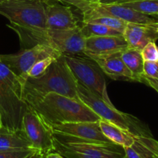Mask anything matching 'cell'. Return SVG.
I'll list each match as a JSON object with an SVG mask.
<instances>
[{"mask_svg":"<svg viewBox=\"0 0 158 158\" xmlns=\"http://www.w3.org/2000/svg\"><path fill=\"white\" fill-rule=\"evenodd\" d=\"M62 54L56 49L46 45H36L32 48L22 49L15 54H0V61L24 83L26 74L39 60L52 56L58 58Z\"/></svg>","mask_w":158,"mask_h":158,"instance_id":"8","label":"cell"},{"mask_svg":"<svg viewBox=\"0 0 158 158\" xmlns=\"http://www.w3.org/2000/svg\"><path fill=\"white\" fill-rule=\"evenodd\" d=\"M127 48V43L123 35L91 36L85 39L83 54L93 58L123 52Z\"/></svg>","mask_w":158,"mask_h":158,"instance_id":"13","label":"cell"},{"mask_svg":"<svg viewBox=\"0 0 158 158\" xmlns=\"http://www.w3.org/2000/svg\"><path fill=\"white\" fill-rule=\"evenodd\" d=\"M122 60L132 73L135 82L142 81L143 73V60L140 51L127 48L121 54Z\"/></svg>","mask_w":158,"mask_h":158,"instance_id":"19","label":"cell"},{"mask_svg":"<svg viewBox=\"0 0 158 158\" xmlns=\"http://www.w3.org/2000/svg\"><path fill=\"white\" fill-rule=\"evenodd\" d=\"M122 5L145 15H153L158 14V0H137Z\"/></svg>","mask_w":158,"mask_h":158,"instance_id":"21","label":"cell"},{"mask_svg":"<svg viewBox=\"0 0 158 158\" xmlns=\"http://www.w3.org/2000/svg\"><path fill=\"white\" fill-rule=\"evenodd\" d=\"M77 82L109 104H113L106 91L104 73L97 62L85 54L63 55Z\"/></svg>","mask_w":158,"mask_h":158,"instance_id":"7","label":"cell"},{"mask_svg":"<svg viewBox=\"0 0 158 158\" xmlns=\"http://www.w3.org/2000/svg\"><path fill=\"white\" fill-rule=\"evenodd\" d=\"M137 0H101L100 2L105 3V4H125V3L134 2Z\"/></svg>","mask_w":158,"mask_h":158,"instance_id":"29","label":"cell"},{"mask_svg":"<svg viewBox=\"0 0 158 158\" xmlns=\"http://www.w3.org/2000/svg\"><path fill=\"white\" fill-rule=\"evenodd\" d=\"M141 83H146L148 86H151L153 89H155L156 91L158 93V80L157 79H152L149 78V77H142V81Z\"/></svg>","mask_w":158,"mask_h":158,"instance_id":"28","label":"cell"},{"mask_svg":"<svg viewBox=\"0 0 158 158\" xmlns=\"http://www.w3.org/2000/svg\"><path fill=\"white\" fill-rule=\"evenodd\" d=\"M54 151L64 158H125L124 148L52 132Z\"/></svg>","mask_w":158,"mask_h":158,"instance_id":"5","label":"cell"},{"mask_svg":"<svg viewBox=\"0 0 158 158\" xmlns=\"http://www.w3.org/2000/svg\"><path fill=\"white\" fill-rule=\"evenodd\" d=\"M40 0H5L0 3V15L19 27L46 30V9Z\"/></svg>","mask_w":158,"mask_h":158,"instance_id":"6","label":"cell"},{"mask_svg":"<svg viewBox=\"0 0 158 158\" xmlns=\"http://www.w3.org/2000/svg\"><path fill=\"white\" fill-rule=\"evenodd\" d=\"M86 23H100V24L104 25L108 27L114 29L115 30L118 31L120 33L123 34L125 28L128 23L118 18H115L109 15H97L89 19Z\"/></svg>","mask_w":158,"mask_h":158,"instance_id":"22","label":"cell"},{"mask_svg":"<svg viewBox=\"0 0 158 158\" xmlns=\"http://www.w3.org/2000/svg\"><path fill=\"white\" fill-rule=\"evenodd\" d=\"M48 46L56 49L62 55H81L85 48V38L81 26L69 29H47Z\"/></svg>","mask_w":158,"mask_h":158,"instance_id":"11","label":"cell"},{"mask_svg":"<svg viewBox=\"0 0 158 158\" xmlns=\"http://www.w3.org/2000/svg\"><path fill=\"white\" fill-rule=\"evenodd\" d=\"M80 12L83 14V23H86L97 15H109L123 20L127 23L148 24L157 22L151 15L139 12L120 4H105L86 1Z\"/></svg>","mask_w":158,"mask_h":158,"instance_id":"9","label":"cell"},{"mask_svg":"<svg viewBox=\"0 0 158 158\" xmlns=\"http://www.w3.org/2000/svg\"><path fill=\"white\" fill-rule=\"evenodd\" d=\"M40 116L49 128L66 123L98 121L100 117L80 100L51 93L27 104Z\"/></svg>","mask_w":158,"mask_h":158,"instance_id":"2","label":"cell"},{"mask_svg":"<svg viewBox=\"0 0 158 158\" xmlns=\"http://www.w3.org/2000/svg\"><path fill=\"white\" fill-rule=\"evenodd\" d=\"M40 1L44 5L47 6V5H51L53 4V3L59 2H60V0H40Z\"/></svg>","mask_w":158,"mask_h":158,"instance_id":"31","label":"cell"},{"mask_svg":"<svg viewBox=\"0 0 158 158\" xmlns=\"http://www.w3.org/2000/svg\"><path fill=\"white\" fill-rule=\"evenodd\" d=\"M81 32L85 39L91 36L123 35L118 31L104 25L93 23H83V26H81Z\"/></svg>","mask_w":158,"mask_h":158,"instance_id":"20","label":"cell"},{"mask_svg":"<svg viewBox=\"0 0 158 158\" xmlns=\"http://www.w3.org/2000/svg\"><path fill=\"white\" fill-rule=\"evenodd\" d=\"M45 9L47 29H69L80 26L69 6L60 5L57 2L47 5L45 6Z\"/></svg>","mask_w":158,"mask_h":158,"instance_id":"14","label":"cell"},{"mask_svg":"<svg viewBox=\"0 0 158 158\" xmlns=\"http://www.w3.org/2000/svg\"><path fill=\"white\" fill-rule=\"evenodd\" d=\"M100 127L106 138L112 143L122 146L123 148L132 146L135 142V137L133 134L110 122L100 120Z\"/></svg>","mask_w":158,"mask_h":158,"instance_id":"18","label":"cell"},{"mask_svg":"<svg viewBox=\"0 0 158 158\" xmlns=\"http://www.w3.org/2000/svg\"><path fill=\"white\" fill-rule=\"evenodd\" d=\"M143 61H158V46L155 42H150L140 51Z\"/></svg>","mask_w":158,"mask_h":158,"instance_id":"26","label":"cell"},{"mask_svg":"<svg viewBox=\"0 0 158 158\" xmlns=\"http://www.w3.org/2000/svg\"><path fill=\"white\" fill-rule=\"evenodd\" d=\"M152 18H154V19H157L158 21V14H157V15H151Z\"/></svg>","mask_w":158,"mask_h":158,"instance_id":"34","label":"cell"},{"mask_svg":"<svg viewBox=\"0 0 158 158\" xmlns=\"http://www.w3.org/2000/svg\"><path fill=\"white\" fill-rule=\"evenodd\" d=\"M86 1L91 2H100L101 0H86Z\"/></svg>","mask_w":158,"mask_h":158,"instance_id":"33","label":"cell"},{"mask_svg":"<svg viewBox=\"0 0 158 158\" xmlns=\"http://www.w3.org/2000/svg\"><path fill=\"white\" fill-rule=\"evenodd\" d=\"M33 148L23 129L12 131L0 127V151Z\"/></svg>","mask_w":158,"mask_h":158,"instance_id":"17","label":"cell"},{"mask_svg":"<svg viewBox=\"0 0 158 158\" xmlns=\"http://www.w3.org/2000/svg\"><path fill=\"white\" fill-rule=\"evenodd\" d=\"M37 158H42V157H37Z\"/></svg>","mask_w":158,"mask_h":158,"instance_id":"37","label":"cell"},{"mask_svg":"<svg viewBox=\"0 0 158 158\" xmlns=\"http://www.w3.org/2000/svg\"><path fill=\"white\" fill-rule=\"evenodd\" d=\"M44 158H64L62 155H60L59 153L56 152V151H52L49 152V154H46Z\"/></svg>","mask_w":158,"mask_h":158,"instance_id":"30","label":"cell"},{"mask_svg":"<svg viewBox=\"0 0 158 158\" xmlns=\"http://www.w3.org/2000/svg\"><path fill=\"white\" fill-rule=\"evenodd\" d=\"M44 158L40 151L35 148L0 151V158Z\"/></svg>","mask_w":158,"mask_h":158,"instance_id":"23","label":"cell"},{"mask_svg":"<svg viewBox=\"0 0 158 158\" xmlns=\"http://www.w3.org/2000/svg\"><path fill=\"white\" fill-rule=\"evenodd\" d=\"M157 158H158V157H157Z\"/></svg>","mask_w":158,"mask_h":158,"instance_id":"38","label":"cell"},{"mask_svg":"<svg viewBox=\"0 0 158 158\" xmlns=\"http://www.w3.org/2000/svg\"><path fill=\"white\" fill-rule=\"evenodd\" d=\"M29 106L23 98V83L0 61V115L2 127L17 131Z\"/></svg>","mask_w":158,"mask_h":158,"instance_id":"3","label":"cell"},{"mask_svg":"<svg viewBox=\"0 0 158 158\" xmlns=\"http://www.w3.org/2000/svg\"><path fill=\"white\" fill-rule=\"evenodd\" d=\"M56 59V58L49 56L37 61L36 63L29 69V70L28 71L27 74H26V77H36L42 75V74L47 69V68L49 67V65H50Z\"/></svg>","mask_w":158,"mask_h":158,"instance_id":"24","label":"cell"},{"mask_svg":"<svg viewBox=\"0 0 158 158\" xmlns=\"http://www.w3.org/2000/svg\"><path fill=\"white\" fill-rule=\"evenodd\" d=\"M50 129L52 132L66 134L83 140L101 143H112L102 132L100 127V120L62 123L54 125L51 127Z\"/></svg>","mask_w":158,"mask_h":158,"instance_id":"12","label":"cell"},{"mask_svg":"<svg viewBox=\"0 0 158 158\" xmlns=\"http://www.w3.org/2000/svg\"><path fill=\"white\" fill-rule=\"evenodd\" d=\"M128 48L141 51L150 42L158 40V32L145 24L128 23L123 32Z\"/></svg>","mask_w":158,"mask_h":158,"instance_id":"16","label":"cell"},{"mask_svg":"<svg viewBox=\"0 0 158 158\" xmlns=\"http://www.w3.org/2000/svg\"><path fill=\"white\" fill-rule=\"evenodd\" d=\"M148 26L151 27L152 29H154V30H156L157 32H158V21L155 22V23H148Z\"/></svg>","mask_w":158,"mask_h":158,"instance_id":"32","label":"cell"},{"mask_svg":"<svg viewBox=\"0 0 158 158\" xmlns=\"http://www.w3.org/2000/svg\"><path fill=\"white\" fill-rule=\"evenodd\" d=\"M124 151L125 158H153L149 152L136 143L128 148H124Z\"/></svg>","mask_w":158,"mask_h":158,"instance_id":"25","label":"cell"},{"mask_svg":"<svg viewBox=\"0 0 158 158\" xmlns=\"http://www.w3.org/2000/svg\"><path fill=\"white\" fill-rule=\"evenodd\" d=\"M22 129L32 148L40 151L44 157L54 151L52 131L40 116L29 106L23 117Z\"/></svg>","mask_w":158,"mask_h":158,"instance_id":"10","label":"cell"},{"mask_svg":"<svg viewBox=\"0 0 158 158\" xmlns=\"http://www.w3.org/2000/svg\"><path fill=\"white\" fill-rule=\"evenodd\" d=\"M122 52L93 57L100 66L104 74L114 80L134 81L132 73L123 63L121 57Z\"/></svg>","mask_w":158,"mask_h":158,"instance_id":"15","label":"cell"},{"mask_svg":"<svg viewBox=\"0 0 158 158\" xmlns=\"http://www.w3.org/2000/svg\"><path fill=\"white\" fill-rule=\"evenodd\" d=\"M143 76L158 80V61L143 62Z\"/></svg>","mask_w":158,"mask_h":158,"instance_id":"27","label":"cell"},{"mask_svg":"<svg viewBox=\"0 0 158 158\" xmlns=\"http://www.w3.org/2000/svg\"><path fill=\"white\" fill-rule=\"evenodd\" d=\"M4 1H5V0H0V3L2 2H4Z\"/></svg>","mask_w":158,"mask_h":158,"instance_id":"36","label":"cell"},{"mask_svg":"<svg viewBox=\"0 0 158 158\" xmlns=\"http://www.w3.org/2000/svg\"><path fill=\"white\" fill-rule=\"evenodd\" d=\"M77 94L79 99L98 115L101 120L110 122L131 133L134 136L135 140L152 136L150 130L138 119L117 110L114 105L107 103L79 82H77Z\"/></svg>","mask_w":158,"mask_h":158,"instance_id":"4","label":"cell"},{"mask_svg":"<svg viewBox=\"0 0 158 158\" xmlns=\"http://www.w3.org/2000/svg\"><path fill=\"white\" fill-rule=\"evenodd\" d=\"M55 93L79 100L77 80L68 66L63 55L51 63L42 75L26 77L23 83V98L27 104Z\"/></svg>","mask_w":158,"mask_h":158,"instance_id":"1","label":"cell"},{"mask_svg":"<svg viewBox=\"0 0 158 158\" xmlns=\"http://www.w3.org/2000/svg\"><path fill=\"white\" fill-rule=\"evenodd\" d=\"M2 126V120H1V115H0V127Z\"/></svg>","mask_w":158,"mask_h":158,"instance_id":"35","label":"cell"}]
</instances>
